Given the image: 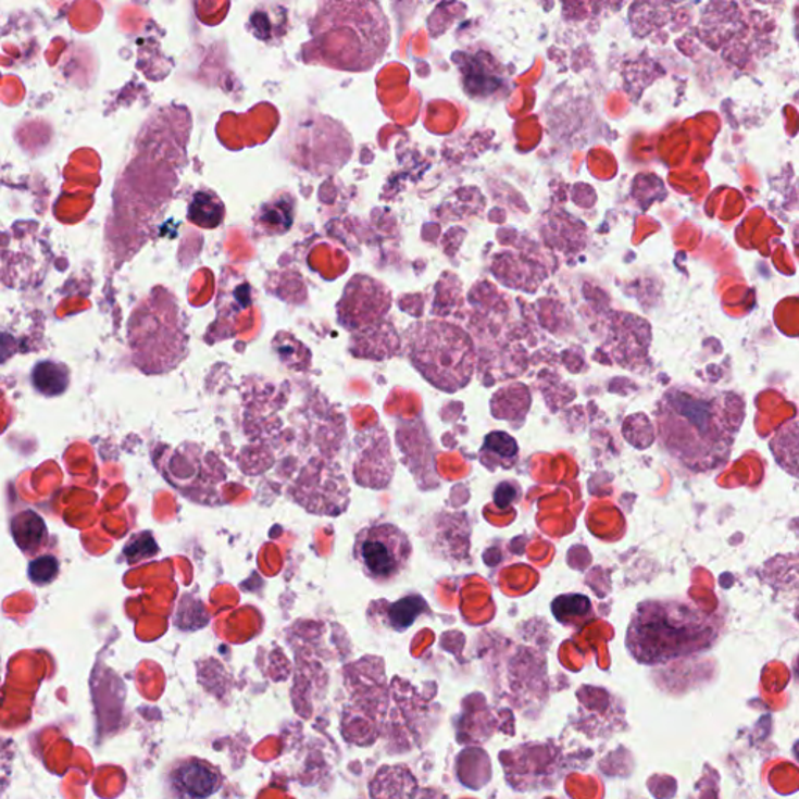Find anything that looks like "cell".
Masks as SVG:
<instances>
[{
  "label": "cell",
  "mask_w": 799,
  "mask_h": 799,
  "mask_svg": "<svg viewBox=\"0 0 799 799\" xmlns=\"http://www.w3.org/2000/svg\"><path fill=\"white\" fill-rule=\"evenodd\" d=\"M658 415L666 451L691 472H711L729 460L745 401L736 392L686 386L666 390Z\"/></svg>",
  "instance_id": "cell-1"
},
{
  "label": "cell",
  "mask_w": 799,
  "mask_h": 799,
  "mask_svg": "<svg viewBox=\"0 0 799 799\" xmlns=\"http://www.w3.org/2000/svg\"><path fill=\"white\" fill-rule=\"evenodd\" d=\"M714 615L697 604L676 600H650L637 606L631 617L626 647L637 662L666 664L708 651L719 639Z\"/></svg>",
  "instance_id": "cell-2"
},
{
  "label": "cell",
  "mask_w": 799,
  "mask_h": 799,
  "mask_svg": "<svg viewBox=\"0 0 799 799\" xmlns=\"http://www.w3.org/2000/svg\"><path fill=\"white\" fill-rule=\"evenodd\" d=\"M410 358L433 386L446 392L465 388L475 367L471 338L461 328L442 322L412 327Z\"/></svg>",
  "instance_id": "cell-3"
},
{
  "label": "cell",
  "mask_w": 799,
  "mask_h": 799,
  "mask_svg": "<svg viewBox=\"0 0 799 799\" xmlns=\"http://www.w3.org/2000/svg\"><path fill=\"white\" fill-rule=\"evenodd\" d=\"M353 554L365 576L376 583H390L410 564L412 546L399 526L382 523L358 533Z\"/></svg>",
  "instance_id": "cell-4"
},
{
  "label": "cell",
  "mask_w": 799,
  "mask_h": 799,
  "mask_svg": "<svg viewBox=\"0 0 799 799\" xmlns=\"http://www.w3.org/2000/svg\"><path fill=\"white\" fill-rule=\"evenodd\" d=\"M221 783V773L205 761L183 762L174 772L175 787L191 799L211 797L216 794Z\"/></svg>",
  "instance_id": "cell-5"
},
{
  "label": "cell",
  "mask_w": 799,
  "mask_h": 799,
  "mask_svg": "<svg viewBox=\"0 0 799 799\" xmlns=\"http://www.w3.org/2000/svg\"><path fill=\"white\" fill-rule=\"evenodd\" d=\"M12 529L17 546L27 553L37 550L45 537L48 536L45 522L32 511H25L23 514L16 515L12 523Z\"/></svg>",
  "instance_id": "cell-6"
},
{
  "label": "cell",
  "mask_w": 799,
  "mask_h": 799,
  "mask_svg": "<svg viewBox=\"0 0 799 799\" xmlns=\"http://www.w3.org/2000/svg\"><path fill=\"white\" fill-rule=\"evenodd\" d=\"M32 379L35 388L45 396H60L70 385V372L64 365L45 361L35 367Z\"/></svg>",
  "instance_id": "cell-7"
},
{
  "label": "cell",
  "mask_w": 799,
  "mask_h": 799,
  "mask_svg": "<svg viewBox=\"0 0 799 799\" xmlns=\"http://www.w3.org/2000/svg\"><path fill=\"white\" fill-rule=\"evenodd\" d=\"M551 611L564 625H582L592 614V604L584 595H561L553 601Z\"/></svg>",
  "instance_id": "cell-8"
},
{
  "label": "cell",
  "mask_w": 799,
  "mask_h": 799,
  "mask_svg": "<svg viewBox=\"0 0 799 799\" xmlns=\"http://www.w3.org/2000/svg\"><path fill=\"white\" fill-rule=\"evenodd\" d=\"M189 219L203 228H216L224 219V207L219 199L210 192H197L191 207H189Z\"/></svg>",
  "instance_id": "cell-9"
},
{
  "label": "cell",
  "mask_w": 799,
  "mask_h": 799,
  "mask_svg": "<svg viewBox=\"0 0 799 799\" xmlns=\"http://www.w3.org/2000/svg\"><path fill=\"white\" fill-rule=\"evenodd\" d=\"M426 609L424 598L417 597V595H411V597L401 598L397 603L390 604L388 617L390 620V626L396 629L410 628L415 619L422 614Z\"/></svg>",
  "instance_id": "cell-10"
},
{
  "label": "cell",
  "mask_w": 799,
  "mask_h": 799,
  "mask_svg": "<svg viewBox=\"0 0 799 799\" xmlns=\"http://www.w3.org/2000/svg\"><path fill=\"white\" fill-rule=\"evenodd\" d=\"M59 561L53 557H39L35 559L28 569V575H30L32 582L45 586V584L52 583L55 576L59 575Z\"/></svg>",
  "instance_id": "cell-11"
},
{
  "label": "cell",
  "mask_w": 799,
  "mask_h": 799,
  "mask_svg": "<svg viewBox=\"0 0 799 799\" xmlns=\"http://www.w3.org/2000/svg\"><path fill=\"white\" fill-rule=\"evenodd\" d=\"M261 217H263L264 225H267L275 217V232H278V225H282L283 230H286L292 224L291 210H289L286 202H275L272 205L264 207L261 210Z\"/></svg>",
  "instance_id": "cell-12"
},
{
  "label": "cell",
  "mask_w": 799,
  "mask_h": 799,
  "mask_svg": "<svg viewBox=\"0 0 799 799\" xmlns=\"http://www.w3.org/2000/svg\"><path fill=\"white\" fill-rule=\"evenodd\" d=\"M794 756H795V759H797V761L799 762V740L797 741V744H795Z\"/></svg>",
  "instance_id": "cell-13"
}]
</instances>
